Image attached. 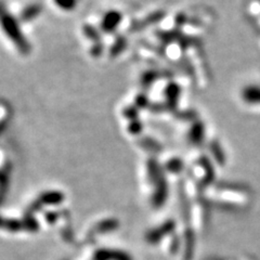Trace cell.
I'll list each match as a JSON object with an SVG mask.
<instances>
[{
    "instance_id": "1",
    "label": "cell",
    "mask_w": 260,
    "mask_h": 260,
    "mask_svg": "<svg viewBox=\"0 0 260 260\" xmlns=\"http://www.w3.org/2000/svg\"><path fill=\"white\" fill-rule=\"evenodd\" d=\"M2 25L3 30L10 42L18 49L21 54L27 55L30 52V45L27 38L24 36V32L20 26L19 22L10 13L4 12L2 15Z\"/></svg>"
},
{
    "instance_id": "2",
    "label": "cell",
    "mask_w": 260,
    "mask_h": 260,
    "mask_svg": "<svg viewBox=\"0 0 260 260\" xmlns=\"http://www.w3.org/2000/svg\"><path fill=\"white\" fill-rule=\"evenodd\" d=\"M121 20H123V14L117 10H112L105 13L102 18L100 27L101 30L107 32V34H112L115 31L117 27L120 25Z\"/></svg>"
},
{
    "instance_id": "3",
    "label": "cell",
    "mask_w": 260,
    "mask_h": 260,
    "mask_svg": "<svg viewBox=\"0 0 260 260\" xmlns=\"http://www.w3.org/2000/svg\"><path fill=\"white\" fill-rule=\"evenodd\" d=\"M64 200V195L62 192L59 191H50V192H45L37 199L34 204L31 205L30 209L36 210L43 205H58L62 203Z\"/></svg>"
},
{
    "instance_id": "4",
    "label": "cell",
    "mask_w": 260,
    "mask_h": 260,
    "mask_svg": "<svg viewBox=\"0 0 260 260\" xmlns=\"http://www.w3.org/2000/svg\"><path fill=\"white\" fill-rule=\"evenodd\" d=\"M154 190L153 195H152V204L155 207L161 206L167 200V195H168V185L166 178L162 176L159 180H157L155 183L153 184Z\"/></svg>"
},
{
    "instance_id": "5",
    "label": "cell",
    "mask_w": 260,
    "mask_h": 260,
    "mask_svg": "<svg viewBox=\"0 0 260 260\" xmlns=\"http://www.w3.org/2000/svg\"><path fill=\"white\" fill-rule=\"evenodd\" d=\"M242 100L249 105H260V85H247L241 91Z\"/></svg>"
},
{
    "instance_id": "6",
    "label": "cell",
    "mask_w": 260,
    "mask_h": 260,
    "mask_svg": "<svg viewBox=\"0 0 260 260\" xmlns=\"http://www.w3.org/2000/svg\"><path fill=\"white\" fill-rule=\"evenodd\" d=\"M174 229H175V222L167 221L166 223L161 224V226L152 230L148 235H146V241L152 244L158 242L159 240L164 238V235L170 233Z\"/></svg>"
},
{
    "instance_id": "7",
    "label": "cell",
    "mask_w": 260,
    "mask_h": 260,
    "mask_svg": "<svg viewBox=\"0 0 260 260\" xmlns=\"http://www.w3.org/2000/svg\"><path fill=\"white\" fill-rule=\"evenodd\" d=\"M181 89L176 83H170L166 86L165 96H166V105L170 109H176L178 100L180 98Z\"/></svg>"
},
{
    "instance_id": "8",
    "label": "cell",
    "mask_w": 260,
    "mask_h": 260,
    "mask_svg": "<svg viewBox=\"0 0 260 260\" xmlns=\"http://www.w3.org/2000/svg\"><path fill=\"white\" fill-rule=\"evenodd\" d=\"M94 260H133L128 254L120 250L101 249L94 255Z\"/></svg>"
},
{
    "instance_id": "9",
    "label": "cell",
    "mask_w": 260,
    "mask_h": 260,
    "mask_svg": "<svg viewBox=\"0 0 260 260\" xmlns=\"http://www.w3.org/2000/svg\"><path fill=\"white\" fill-rule=\"evenodd\" d=\"M205 137V127L200 121L194 123L189 132V140L191 143L198 145L203 143Z\"/></svg>"
},
{
    "instance_id": "10",
    "label": "cell",
    "mask_w": 260,
    "mask_h": 260,
    "mask_svg": "<svg viewBox=\"0 0 260 260\" xmlns=\"http://www.w3.org/2000/svg\"><path fill=\"white\" fill-rule=\"evenodd\" d=\"M40 12H42V8H40L38 5H30L22 11L21 19L24 22H30L32 20H35L40 14Z\"/></svg>"
},
{
    "instance_id": "11",
    "label": "cell",
    "mask_w": 260,
    "mask_h": 260,
    "mask_svg": "<svg viewBox=\"0 0 260 260\" xmlns=\"http://www.w3.org/2000/svg\"><path fill=\"white\" fill-rule=\"evenodd\" d=\"M126 46H127L126 39L124 37H118L115 42H114V44L112 45V47L110 49L111 56H117L118 54H120L124 51Z\"/></svg>"
},
{
    "instance_id": "12",
    "label": "cell",
    "mask_w": 260,
    "mask_h": 260,
    "mask_svg": "<svg viewBox=\"0 0 260 260\" xmlns=\"http://www.w3.org/2000/svg\"><path fill=\"white\" fill-rule=\"evenodd\" d=\"M53 3L62 11H73L77 6V0H53Z\"/></svg>"
},
{
    "instance_id": "13",
    "label": "cell",
    "mask_w": 260,
    "mask_h": 260,
    "mask_svg": "<svg viewBox=\"0 0 260 260\" xmlns=\"http://www.w3.org/2000/svg\"><path fill=\"white\" fill-rule=\"evenodd\" d=\"M83 30H84V35H85L88 39L92 40L93 44L100 42L101 36H100V34H99V31H98L92 25H89V24H86V25H84Z\"/></svg>"
},
{
    "instance_id": "14",
    "label": "cell",
    "mask_w": 260,
    "mask_h": 260,
    "mask_svg": "<svg viewBox=\"0 0 260 260\" xmlns=\"http://www.w3.org/2000/svg\"><path fill=\"white\" fill-rule=\"evenodd\" d=\"M158 78V74L157 72L155 71H146L144 74L142 75V78H141V83L143 86H151L154 81H155L156 79Z\"/></svg>"
},
{
    "instance_id": "15",
    "label": "cell",
    "mask_w": 260,
    "mask_h": 260,
    "mask_svg": "<svg viewBox=\"0 0 260 260\" xmlns=\"http://www.w3.org/2000/svg\"><path fill=\"white\" fill-rule=\"evenodd\" d=\"M166 168L172 173H179L182 169V162L179 158H172L166 164Z\"/></svg>"
},
{
    "instance_id": "16",
    "label": "cell",
    "mask_w": 260,
    "mask_h": 260,
    "mask_svg": "<svg viewBox=\"0 0 260 260\" xmlns=\"http://www.w3.org/2000/svg\"><path fill=\"white\" fill-rule=\"evenodd\" d=\"M142 130V124L139 119L132 120L128 127V132L132 135H139Z\"/></svg>"
},
{
    "instance_id": "17",
    "label": "cell",
    "mask_w": 260,
    "mask_h": 260,
    "mask_svg": "<svg viewBox=\"0 0 260 260\" xmlns=\"http://www.w3.org/2000/svg\"><path fill=\"white\" fill-rule=\"evenodd\" d=\"M135 105L137 108L139 109H144L149 105V100L148 98H146L144 94H138L137 99H136V102H135Z\"/></svg>"
},
{
    "instance_id": "18",
    "label": "cell",
    "mask_w": 260,
    "mask_h": 260,
    "mask_svg": "<svg viewBox=\"0 0 260 260\" xmlns=\"http://www.w3.org/2000/svg\"><path fill=\"white\" fill-rule=\"evenodd\" d=\"M90 53H91V55L93 56V58H99V56L102 55V53H103V45L101 44V42L93 44L91 50H90Z\"/></svg>"
}]
</instances>
